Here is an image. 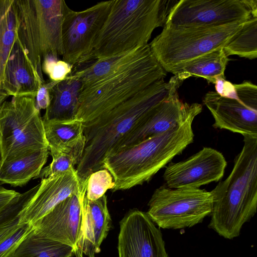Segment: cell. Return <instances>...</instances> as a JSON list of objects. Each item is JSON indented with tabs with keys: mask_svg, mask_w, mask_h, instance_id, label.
I'll use <instances>...</instances> for the list:
<instances>
[{
	"mask_svg": "<svg viewBox=\"0 0 257 257\" xmlns=\"http://www.w3.org/2000/svg\"><path fill=\"white\" fill-rule=\"evenodd\" d=\"M169 83L158 80L128 100L84 125L85 145L76 171L81 182L104 169L106 157L139 125L166 95Z\"/></svg>",
	"mask_w": 257,
	"mask_h": 257,
	"instance_id": "1",
	"label": "cell"
},
{
	"mask_svg": "<svg viewBox=\"0 0 257 257\" xmlns=\"http://www.w3.org/2000/svg\"><path fill=\"white\" fill-rule=\"evenodd\" d=\"M202 110L200 104L181 123L166 132L108 155L103 167L112 175V191L124 190L149 182L194 140L192 122Z\"/></svg>",
	"mask_w": 257,
	"mask_h": 257,
	"instance_id": "2",
	"label": "cell"
},
{
	"mask_svg": "<svg viewBox=\"0 0 257 257\" xmlns=\"http://www.w3.org/2000/svg\"><path fill=\"white\" fill-rule=\"evenodd\" d=\"M176 2L112 0L88 62L130 52L149 44L154 30L165 25Z\"/></svg>",
	"mask_w": 257,
	"mask_h": 257,
	"instance_id": "3",
	"label": "cell"
},
{
	"mask_svg": "<svg viewBox=\"0 0 257 257\" xmlns=\"http://www.w3.org/2000/svg\"><path fill=\"white\" fill-rule=\"evenodd\" d=\"M243 136V146L229 176L211 192L208 227L228 239L238 237L257 208V137Z\"/></svg>",
	"mask_w": 257,
	"mask_h": 257,
	"instance_id": "4",
	"label": "cell"
},
{
	"mask_svg": "<svg viewBox=\"0 0 257 257\" xmlns=\"http://www.w3.org/2000/svg\"><path fill=\"white\" fill-rule=\"evenodd\" d=\"M166 75L149 44L142 47L132 60L81 90L75 118L86 124Z\"/></svg>",
	"mask_w": 257,
	"mask_h": 257,
	"instance_id": "5",
	"label": "cell"
},
{
	"mask_svg": "<svg viewBox=\"0 0 257 257\" xmlns=\"http://www.w3.org/2000/svg\"><path fill=\"white\" fill-rule=\"evenodd\" d=\"M17 39L41 85L43 60L62 56L64 0H15Z\"/></svg>",
	"mask_w": 257,
	"mask_h": 257,
	"instance_id": "6",
	"label": "cell"
},
{
	"mask_svg": "<svg viewBox=\"0 0 257 257\" xmlns=\"http://www.w3.org/2000/svg\"><path fill=\"white\" fill-rule=\"evenodd\" d=\"M244 22L215 27H175L165 25L149 44L166 72L207 53L223 48Z\"/></svg>",
	"mask_w": 257,
	"mask_h": 257,
	"instance_id": "7",
	"label": "cell"
},
{
	"mask_svg": "<svg viewBox=\"0 0 257 257\" xmlns=\"http://www.w3.org/2000/svg\"><path fill=\"white\" fill-rule=\"evenodd\" d=\"M44 148L48 145L35 97L16 96L4 101L0 106L1 164Z\"/></svg>",
	"mask_w": 257,
	"mask_h": 257,
	"instance_id": "8",
	"label": "cell"
},
{
	"mask_svg": "<svg viewBox=\"0 0 257 257\" xmlns=\"http://www.w3.org/2000/svg\"><path fill=\"white\" fill-rule=\"evenodd\" d=\"M213 202L211 191L161 186L152 194L146 213L160 228L182 229L201 223L211 214Z\"/></svg>",
	"mask_w": 257,
	"mask_h": 257,
	"instance_id": "9",
	"label": "cell"
},
{
	"mask_svg": "<svg viewBox=\"0 0 257 257\" xmlns=\"http://www.w3.org/2000/svg\"><path fill=\"white\" fill-rule=\"evenodd\" d=\"M112 1L100 2L82 11H73L66 5L62 27V60L73 66L88 62Z\"/></svg>",
	"mask_w": 257,
	"mask_h": 257,
	"instance_id": "10",
	"label": "cell"
},
{
	"mask_svg": "<svg viewBox=\"0 0 257 257\" xmlns=\"http://www.w3.org/2000/svg\"><path fill=\"white\" fill-rule=\"evenodd\" d=\"M251 17L245 0H180L171 8L165 25L215 27L244 22Z\"/></svg>",
	"mask_w": 257,
	"mask_h": 257,
	"instance_id": "11",
	"label": "cell"
},
{
	"mask_svg": "<svg viewBox=\"0 0 257 257\" xmlns=\"http://www.w3.org/2000/svg\"><path fill=\"white\" fill-rule=\"evenodd\" d=\"M168 82L166 95L139 125L121 140L112 152L164 133L171 127L178 125L200 104L198 103L190 104L180 99L178 90L183 82L176 76H172Z\"/></svg>",
	"mask_w": 257,
	"mask_h": 257,
	"instance_id": "12",
	"label": "cell"
},
{
	"mask_svg": "<svg viewBox=\"0 0 257 257\" xmlns=\"http://www.w3.org/2000/svg\"><path fill=\"white\" fill-rule=\"evenodd\" d=\"M119 257H169L160 229L146 212L134 209L119 222Z\"/></svg>",
	"mask_w": 257,
	"mask_h": 257,
	"instance_id": "13",
	"label": "cell"
},
{
	"mask_svg": "<svg viewBox=\"0 0 257 257\" xmlns=\"http://www.w3.org/2000/svg\"><path fill=\"white\" fill-rule=\"evenodd\" d=\"M226 165L222 153L204 147L186 160L169 163L163 174L165 186L171 188H199L220 180Z\"/></svg>",
	"mask_w": 257,
	"mask_h": 257,
	"instance_id": "14",
	"label": "cell"
},
{
	"mask_svg": "<svg viewBox=\"0 0 257 257\" xmlns=\"http://www.w3.org/2000/svg\"><path fill=\"white\" fill-rule=\"evenodd\" d=\"M88 179L81 182L79 190L32 225L41 235L72 246L74 255L82 219V201Z\"/></svg>",
	"mask_w": 257,
	"mask_h": 257,
	"instance_id": "15",
	"label": "cell"
},
{
	"mask_svg": "<svg viewBox=\"0 0 257 257\" xmlns=\"http://www.w3.org/2000/svg\"><path fill=\"white\" fill-rule=\"evenodd\" d=\"M80 186L74 168L42 179L36 192L19 212L20 224L32 225L59 203L77 192Z\"/></svg>",
	"mask_w": 257,
	"mask_h": 257,
	"instance_id": "16",
	"label": "cell"
},
{
	"mask_svg": "<svg viewBox=\"0 0 257 257\" xmlns=\"http://www.w3.org/2000/svg\"><path fill=\"white\" fill-rule=\"evenodd\" d=\"M203 102L214 119L213 127L257 137V110L238 99L223 97L214 91L206 93Z\"/></svg>",
	"mask_w": 257,
	"mask_h": 257,
	"instance_id": "17",
	"label": "cell"
},
{
	"mask_svg": "<svg viewBox=\"0 0 257 257\" xmlns=\"http://www.w3.org/2000/svg\"><path fill=\"white\" fill-rule=\"evenodd\" d=\"M111 225V219L104 195L95 200L82 201V223L77 241L75 257H95L100 251V245L106 237Z\"/></svg>",
	"mask_w": 257,
	"mask_h": 257,
	"instance_id": "18",
	"label": "cell"
},
{
	"mask_svg": "<svg viewBox=\"0 0 257 257\" xmlns=\"http://www.w3.org/2000/svg\"><path fill=\"white\" fill-rule=\"evenodd\" d=\"M40 86L41 83L17 38L6 62L3 90L9 96L36 97Z\"/></svg>",
	"mask_w": 257,
	"mask_h": 257,
	"instance_id": "19",
	"label": "cell"
},
{
	"mask_svg": "<svg viewBox=\"0 0 257 257\" xmlns=\"http://www.w3.org/2000/svg\"><path fill=\"white\" fill-rule=\"evenodd\" d=\"M81 88L79 80L70 74L63 80L57 82L50 90V102L42 119L74 118Z\"/></svg>",
	"mask_w": 257,
	"mask_h": 257,
	"instance_id": "20",
	"label": "cell"
},
{
	"mask_svg": "<svg viewBox=\"0 0 257 257\" xmlns=\"http://www.w3.org/2000/svg\"><path fill=\"white\" fill-rule=\"evenodd\" d=\"M49 150L44 148L0 165V183L23 186L36 179L47 162Z\"/></svg>",
	"mask_w": 257,
	"mask_h": 257,
	"instance_id": "21",
	"label": "cell"
},
{
	"mask_svg": "<svg viewBox=\"0 0 257 257\" xmlns=\"http://www.w3.org/2000/svg\"><path fill=\"white\" fill-rule=\"evenodd\" d=\"M228 60L223 48L219 49L181 64L171 73L182 82L194 77H202L215 84L217 79L225 78L224 72Z\"/></svg>",
	"mask_w": 257,
	"mask_h": 257,
	"instance_id": "22",
	"label": "cell"
},
{
	"mask_svg": "<svg viewBox=\"0 0 257 257\" xmlns=\"http://www.w3.org/2000/svg\"><path fill=\"white\" fill-rule=\"evenodd\" d=\"M74 255L72 246L46 238L33 227L9 257H73Z\"/></svg>",
	"mask_w": 257,
	"mask_h": 257,
	"instance_id": "23",
	"label": "cell"
},
{
	"mask_svg": "<svg viewBox=\"0 0 257 257\" xmlns=\"http://www.w3.org/2000/svg\"><path fill=\"white\" fill-rule=\"evenodd\" d=\"M43 121L50 153L58 152L72 146L85 138L84 124L75 118Z\"/></svg>",
	"mask_w": 257,
	"mask_h": 257,
	"instance_id": "24",
	"label": "cell"
},
{
	"mask_svg": "<svg viewBox=\"0 0 257 257\" xmlns=\"http://www.w3.org/2000/svg\"><path fill=\"white\" fill-rule=\"evenodd\" d=\"M17 30L15 0H0V90L6 62L17 38Z\"/></svg>",
	"mask_w": 257,
	"mask_h": 257,
	"instance_id": "25",
	"label": "cell"
},
{
	"mask_svg": "<svg viewBox=\"0 0 257 257\" xmlns=\"http://www.w3.org/2000/svg\"><path fill=\"white\" fill-rule=\"evenodd\" d=\"M227 55H236L250 60L257 57V18L251 17L225 44Z\"/></svg>",
	"mask_w": 257,
	"mask_h": 257,
	"instance_id": "26",
	"label": "cell"
},
{
	"mask_svg": "<svg viewBox=\"0 0 257 257\" xmlns=\"http://www.w3.org/2000/svg\"><path fill=\"white\" fill-rule=\"evenodd\" d=\"M85 145V138L76 145L64 149L60 152L52 153L51 163L43 168L36 179L45 178L56 173L74 168L80 162Z\"/></svg>",
	"mask_w": 257,
	"mask_h": 257,
	"instance_id": "27",
	"label": "cell"
},
{
	"mask_svg": "<svg viewBox=\"0 0 257 257\" xmlns=\"http://www.w3.org/2000/svg\"><path fill=\"white\" fill-rule=\"evenodd\" d=\"M37 187L21 193L20 196L0 214V243L15 232L20 224L19 212L23 206L35 193Z\"/></svg>",
	"mask_w": 257,
	"mask_h": 257,
	"instance_id": "28",
	"label": "cell"
},
{
	"mask_svg": "<svg viewBox=\"0 0 257 257\" xmlns=\"http://www.w3.org/2000/svg\"><path fill=\"white\" fill-rule=\"evenodd\" d=\"M113 186V179L111 174L106 169L99 170L89 176L85 196L90 200H97Z\"/></svg>",
	"mask_w": 257,
	"mask_h": 257,
	"instance_id": "29",
	"label": "cell"
},
{
	"mask_svg": "<svg viewBox=\"0 0 257 257\" xmlns=\"http://www.w3.org/2000/svg\"><path fill=\"white\" fill-rule=\"evenodd\" d=\"M72 69L71 64L52 56L46 57L42 62V72L52 81L63 80L71 73Z\"/></svg>",
	"mask_w": 257,
	"mask_h": 257,
	"instance_id": "30",
	"label": "cell"
},
{
	"mask_svg": "<svg viewBox=\"0 0 257 257\" xmlns=\"http://www.w3.org/2000/svg\"><path fill=\"white\" fill-rule=\"evenodd\" d=\"M29 224L21 225L10 236L0 243V257H9L20 241L32 229Z\"/></svg>",
	"mask_w": 257,
	"mask_h": 257,
	"instance_id": "31",
	"label": "cell"
},
{
	"mask_svg": "<svg viewBox=\"0 0 257 257\" xmlns=\"http://www.w3.org/2000/svg\"><path fill=\"white\" fill-rule=\"evenodd\" d=\"M234 86L239 100L250 108L257 110V87L250 81L234 84Z\"/></svg>",
	"mask_w": 257,
	"mask_h": 257,
	"instance_id": "32",
	"label": "cell"
},
{
	"mask_svg": "<svg viewBox=\"0 0 257 257\" xmlns=\"http://www.w3.org/2000/svg\"><path fill=\"white\" fill-rule=\"evenodd\" d=\"M57 82L50 80L48 82L45 81L40 86L35 97L36 105L39 110L46 109L49 105L51 99L50 90Z\"/></svg>",
	"mask_w": 257,
	"mask_h": 257,
	"instance_id": "33",
	"label": "cell"
},
{
	"mask_svg": "<svg viewBox=\"0 0 257 257\" xmlns=\"http://www.w3.org/2000/svg\"><path fill=\"white\" fill-rule=\"evenodd\" d=\"M21 193L0 186V214L20 196Z\"/></svg>",
	"mask_w": 257,
	"mask_h": 257,
	"instance_id": "34",
	"label": "cell"
},
{
	"mask_svg": "<svg viewBox=\"0 0 257 257\" xmlns=\"http://www.w3.org/2000/svg\"><path fill=\"white\" fill-rule=\"evenodd\" d=\"M245 2L251 11V16L257 18V0H245Z\"/></svg>",
	"mask_w": 257,
	"mask_h": 257,
	"instance_id": "35",
	"label": "cell"
},
{
	"mask_svg": "<svg viewBox=\"0 0 257 257\" xmlns=\"http://www.w3.org/2000/svg\"><path fill=\"white\" fill-rule=\"evenodd\" d=\"M9 96V95L6 92L3 90H0V106Z\"/></svg>",
	"mask_w": 257,
	"mask_h": 257,
	"instance_id": "36",
	"label": "cell"
}]
</instances>
